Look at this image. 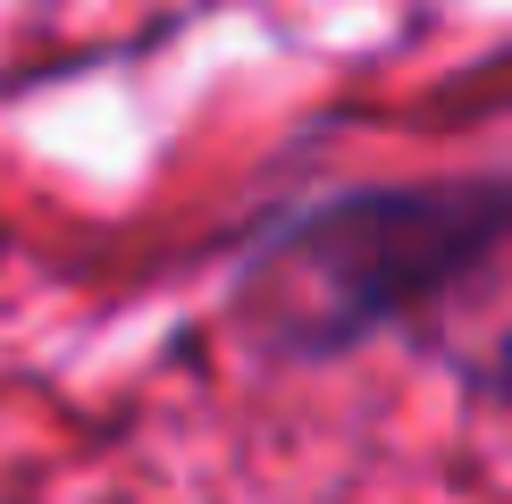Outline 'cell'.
I'll use <instances>...</instances> for the list:
<instances>
[{"mask_svg": "<svg viewBox=\"0 0 512 504\" xmlns=\"http://www.w3.org/2000/svg\"><path fill=\"white\" fill-rule=\"evenodd\" d=\"M512 236V194H387V202H353L328 210L319 227H303L269 269V294L294 311V328L311 336H345L370 328L387 311L437 294L445 278L496 252Z\"/></svg>", "mask_w": 512, "mask_h": 504, "instance_id": "obj_1", "label": "cell"}]
</instances>
